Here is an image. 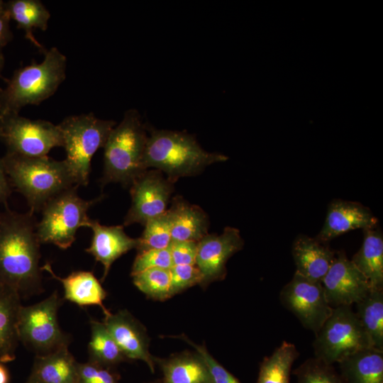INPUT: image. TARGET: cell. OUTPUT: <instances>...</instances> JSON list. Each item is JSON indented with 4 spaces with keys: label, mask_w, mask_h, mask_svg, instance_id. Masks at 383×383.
<instances>
[{
    "label": "cell",
    "mask_w": 383,
    "mask_h": 383,
    "mask_svg": "<svg viewBox=\"0 0 383 383\" xmlns=\"http://www.w3.org/2000/svg\"><path fill=\"white\" fill-rule=\"evenodd\" d=\"M36 225L30 210L21 213L6 206L0 211V286L13 290L21 298L43 291Z\"/></svg>",
    "instance_id": "6da1fadb"
},
{
    "label": "cell",
    "mask_w": 383,
    "mask_h": 383,
    "mask_svg": "<svg viewBox=\"0 0 383 383\" xmlns=\"http://www.w3.org/2000/svg\"><path fill=\"white\" fill-rule=\"evenodd\" d=\"M228 159L225 155L206 151L186 132L150 128L143 162L146 170H160L174 184L179 177L197 174L207 166Z\"/></svg>",
    "instance_id": "7a4b0ae2"
},
{
    "label": "cell",
    "mask_w": 383,
    "mask_h": 383,
    "mask_svg": "<svg viewBox=\"0 0 383 383\" xmlns=\"http://www.w3.org/2000/svg\"><path fill=\"white\" fill-rule=\"evenodd\" d=\"M1 158L11 187L25 197L33 213L40 211L52 198L76 185L65 160L8 152Z\"/></svg>",
    "instance_id": "3957f363"
},
{
    "label": "cell",
    "mask_w": 383,
    "mask_h": 383,
    "mask_svg": "<svg viewBox=\"0 0 383 383\" xmlns=\"http://www.w3.org/2000/svg\"><path fill=\"white\" fill-rule=\"evenodd\" d=\"M40 63L16 70L0 88V113H19L28 105H39L52 96L66 78L67 57L56 47L43 53Z\"/></svg>",
    "instance_id": "277c9868"
},
{
    "label": "cell",
    "mask_w": 383,
    "mask_h": 383,
    "mask_svg": "<svg viewBox=\"0 0 383 383\" xmlns=\"http://www.w3.org/2000/svg\"><path fill=\"white\" fill-rule=\"evenodd\" d=\"M136 109L127 110L122 121L111 131L104 146L101 185L119 182L131 186L146 170L143 155L148 135Z\"/></svg>",
    "instance_id": "5b68a950"
},
{
    "label": "cell",
    "mask_w": 383,
    "mask_h": 383,
    "mask_svg": "<svg viewBox=\"0 0 383 383\" xmlns=\"http://www.w3.org/2000/svg\"><path fill=\"white\" fill-rule=\"evenodd\" d=\"M57 126L67 155L65 160L75 184L87 186L91 159L99 148H104L116 123L113 120L99 118L91 112L67 116Z\"/></svg>",
    "instance_id": "8992f818"
},
{
    "label": "cell",
    "mask_w": 383,
    "mask_h": 383,
    "mask_svg": "<svg viewBox=\"0 0 383 383\" xmlns=\"http://www.w3.org/2000/svg\"><path fill=\"white\" fill-rule=\"evenodd\" d=\"M77 187L75 185L60 192L42 208V217L36 225L40 244H53L66 250L74 242L77 230L87 227L90 220L88 210L102 196L84 200L77 194Z\"/></svg>",
    "instance_id": "52a82bcc"
},
{
    "label": "cell",
    "mask_w": 383,
    "mask_h": 383,
    "mask_svg": "<svg viewBox=\"0 0 383 383\" xmlns=\"http://www.w3.org/2000/svg\"><path fill=\"white\" fill-rule=\"evenodd\" d=\"M57 291L44 300L24 306L18 321V336L35 356L45 355L68 348L71 338L61 329L57 311L63 303Z\"/></svg>",
    "instance_id": "ba28073f"
},
{
    "label": "cell",
    "mask_w": 383,
    "mask_h": 383,
    "mask_svg": "<svg viewBox=\"0 0 383 383\" xmlns=\"http://www.w3.org/2000/svg\"><path fill=\"white\" fill-rule=\"evenodd\" d=\"M372 348L352 306H339L315 334L314 357L326 363H338L357 351Z\"/></svg>",
    "instance_id": "9c48e42d"
},
{
    "label": "cell",
    "mask_w": 383,
    "mask_h": 383,
    "mask_svg": "<svg viewBox=\"0 0 383 383\" xmlns=\"http://www.w3.org/2000/svg\"><path fill=\"white\" fill-rule=\"evenodd\" d=\"M0 138L6 152L28 157L47 156L52 148L63 144L57 125L17 113H0Z\"/></svg>",
    "instance_id": "30bf717a"
},
{
    "label": "cell",
    "mask_w": 383,
    "mask_h": 383,
    "mask_svg": "<svg viewBox=\"0 0 383 383\" xmlns=\"http://www.w3.org/2000/svg\"><path fill=\"white\" fill-rule=\"evenodd\" d=\"M282 306L291 311L301 325L316 334L331 315V307L321 282L294 272L279 293Z\"/></svg>",
    "instance_id": "8fae6325"
},
{
    "label": "cell",
    "mask_w": 383,
    "mask_h": 383,
    "mask_svg": "<svg viewBox=\"0 0 383 383\" xmlns=\"http://www.w3.org/2000/svg\"><path fill=\"white\" fill-rule=\"evenodd\" d=\"M173 183L157 170H145L131 184V206L124 218L123 226L145 225L149 220L167 211Z\"/></svg>",
    "instance_id": "7c38bea8"
},
{
    "label": "cell",
    "mask_w": 383,
    "mask_h": 383,
    "mask_svg": "<svg viewBox=\"0 0 383 383\" xmlns=\"http://www.w3.org/2000/svg\"><path fill=\"white\" fill-rule=\"evenodd\" d=\"M244 240L238 229L226 227L221 235L207 234L198 242L196 266L201 274V286L225 279L226 263L243 249Z\"/></svg>",
    "instance_id": "4fadbf2b"
},
{
    "label": "cell",
    "mask_w": 383,
    "mask_h": 383,
    "mask_svg": "<svg viewBox=\"0 0 383 383\" xmlns=\"http://www.w3.org/2000/svg\"><path fill=\"white\" fill-rule=\"evenodd\" d=\"M321 284L333 308L355 304L371 290L367 279L343 250L336 251L335 259Z\"/></svg>",
    "instance_id": "5bb4252c"
},
{
    "label": "cell",
    "mask_w": 383,
    "mask_h": 383,
    "mask_svg": "<svg viewBox=\"0 0 383 383\" xmlns=\"http://www.w3.org/2000/svg\"><path fill=\"white\" fill-rule=\"evenodd\" d=\"M103 323L127 360H142L155 372V357L149 352L146 329L131 313H110Z\"/></svg>",
    "instance_id": "9a60e30c"
},
{
    "label": "cell",
    "mask_w": 383,
    "mask_h": 383,
    "mask_svg": "<svg viewBox=\"0 0 383 383\" xmlns=\"http://www.w3.org/2000/svg\"><path fill=\"white\" fill-rule=\"evenodd\" d=\"M377 224V218L369 208L358 202L334 199L328 206L323 226L315 238L327 243L350 231L374 228Z\"/></svg>",
    "instance_id": "2e32d148"
},
{
    "label": "cell",
    "mask_w": 383,
    "mask_h": 383,
    "mask_svg": "<svg viewBox=\"0 0 383 383\" xmlns=\"http://www.w3.org/2000/svg\"><path fill=\"white\" fill-rule=\"evenodd\" d=\"M87 227L91 229L93 235L90 246L85 250L102 264L101 281L104 282L114 261L131 250L136 249L138 240L129 237L123 226H104L90 218Z\"/></svg>",
    "instance_id": "e0dca14e"
},
{
    "label": "cell",
    "mask_w": 383,
    "mask_h": 383,
    "mask_svg": "<svg viewBox=\"0 0 383 383\" xmlns=\"http://www.w3.org/2000/svg\"><path fill=\"white\" fill-rule=\"evenodd\" d=\"M292 254L296 272L311 280L321 282L335 259L336 251L315 238L299 235L292 243Z\"/></svg>",
    "instance_id": "ac0fdd59"
},
{
    "label": "cell",
    "mask_w": 383,
    "mask_h": 383,
    "mask_svg": "<svg viewBox=\"0 0 383 383\" xmlns=\"http://www.w3.org/2000/svg\"><path fill=\"white\" fill-rule=\"evenodd\" d=\"M41 269L49 272L53 279L62 284L64 299L80 307L98 306L101 309L104 316L111 313L104 305L107 292L93 272L75 271L66 277H61L53 272L49 262H46Z\"/></svg>",
    "instance_id": "d6986e66"
},
{
    "label": "cell",
    "mask_w": 383,
    "mask_h": 383,
    "mask_svg": "<svg viewBox=\"0 0 383 383\" xmlns=\"http://www.w3.org/2000/svg\"><path fill=\"white\" fill-rule=\"evenodd\" d=\"M167 213L170 223L172 241L199 242L208 234L209 219L199 206L178 196L173 199Z\"/></svg>",
    "instance_id": "ffe728a7"
},
{
    "label": "cell",
    "mask_w": 383,
    "mask_h": 383,
    "mask_svg": "<svg viewBox=\"0 0 383 383\" xmlns=\"http://www.w3.org/2000/svg\"><path fill=\"white\" fill-rule=\"evenodd\" d=\"M162 372L157 383H213L209 369L195 352H182L167 358L155 357Z\"/></svg>",
    "instance_id": "44dd1931"
},
{
    "label": "cell",
    "mask_w": 383,
    "mask_h": 383,
    "mask_svg": "<svg viewBox=\"0 0 383 383\" xmlns=\"http://www.w3.org/2000/svg\"><path fill=\"white\" fill-rule=\"evenodd\" d=\"M363 231V240L351 261L367 279L371 289H383V235L376 228Z\"/></svg>",
    "instance_id": "7402d4cb"
},
{
    "label": "cell",
    "mask_w": 383,
    "mask_h": 383,
    "mask_svg": "<svg viewBox=\"0 0 383 383\" xmlns=\"http://www.w3.org/2000/svg\"><path fill=\"white\" fill-rule=\"evenodd\" d=\"M21 296L7 287L0 286V362H7L16 357L19 340L18 321L22 306Z\"/></svg>",
    "instance_id": "603a6c76"
},
{
    "label": "cell",
    "mask_w": 383,
    "mask_h": 383,
    "mask_svg": "<svg viewBox=\"0 0 383 383\" xmlns=\"http://www.w3.org/2000/svg\"><path fill=\"white\" fill-rule=\"evenodd\" d=\"M78 362L68 348L35 356L30 376L41 383H79Z\"/></svg>",
    "instance_id": "cb8c5ba5"
},
{
    "label": "cell",
    "mask_w": 383,
    "mask_h": 383,
    "mask_svg": "<svg viewBox=\"0 0 383 383\" xmlns=\"http://www.w3.org/2000/svg\"><path fill=\"white\" fill-rule=\"evenodd\" d=\"M345 383H383V352L370 348L357 351L338 362Z\"/></svg>",
    "instance_id": "d4e9b609"
},
{
    "label": "cell",
    "mask_w": 383,
    "mask_h": 383,
    "mask_svg": "<svg viewBox=\"0 0 383 383\" xmlns=\"http://www.w3.org/2000/svg\"><path fill=\"white\" fill-rule=\"evenodd\" d=\"M4 5L11 20L25 32V38L44 53L46 49L35 38L33 31L37 28L45 31L48 27L50 13L45 6L40 0H10Z\"/></svg>",
    "instance_id": "484cf974"
},
{
    "label": "cell",
    "mask_w": 383,
    "mask_h": 383,
    "mask_svg": "<svg viewBox=\"0 0 383 383\" xmlns=\"http://www.w3.org/2000/svg\"><path fill=\"white\" fill-rule=\"evenodd\" d=\"M296 345L282 341L270 355L260 362L256 383H291L292 365L299 357Z\"/></svg>",
    "instance_id": "4316f807"
},
{
    "label": "cell",
    "mask_w": 383,
    "mask_h": 383,
    "mask_svg": "<svg viewBox=\"0 0 383 383\" xmlns=\"http://www.w3.org/2000/svg\"><path fill=\"white\" fill-rule=\"evenodd\" d=\"M355 305V312L373 348L383 352V289H371Z\"/></svg>",
    "instance_id": "83f0119b"
},
{
    "label": "cell",
    "mask_w": 383,
    "mask_h": 383,
    "mask_svg": "<svg viewBox=\"0 0 383 383\" xmlns=\"http://www.w3.org/2000/svg\"><path fill=\"white\" fill-rule=\"evenodd\" d=\"M91 338L88 344L89 361L114 368L126 361L118 345L103 322L90 319Z\"/></svg>",
    "instance_id": "f1b7e54d"
},
{
    "label": "cell",
    "mask_w": 383,
    "mask_h": 383,
    "mask_svg": "<svg viewBox=\"0 0 383 383\" xmlns=\"http://www.w3.org/2000/svg\"><path fill=\"white\" fill-rule=\"evenodd\" d=\"M170 269L151 268L131 274L135 286L148 297L158 301L170 298Z\"/></svg>",
    "instance_id": "f546056e"
},
{
    "label": "cell",
    "mask_w": 383,
    "mask_h": 383,
    "mask_svg": "<svg viewBox=\"0 0 383 383\" xmlns=\"http://www.w3.org/2000/svg\"><path fill=\"white\" fill-rule=\"evenodd\" d=\"M140 238L136 250L138 252L152 249L167 248L171 242L170 223L167 211L149 220Z\"/></svg>",
    "instance_id": "4dcf8cb0"
},
{
    "label": "cell",
    "mask_w": 383,
    "mask_h": 383,
    "mask_svg": "<svg viewBox=\"0 0 383 383\" xmlns=\"http://www.w3.org/2000/svg\"><path fill=\"white\" fill-rule=\"evenodd\" d=\"M292 374L296 383H345L333 365L315 357L306 360Z\"/></svg>",
    "instance_id": "1f68e13d"
},
{
    "label": "cell",
    "mask_w": 383,
    "mask_h": 383,
    "mask_svg": "<svg viewBox=\"0 0 383 383\" xmlns=\"http://www.w3.org/2000/svg\"><path fill=\"white\" fill-rule=\"evenodd\" d=\"M173 266L170 248L152 249L138 252L133 263L131 274L151 268L170 269Z\"/></svg>",
    "instance_id": "d6a6232c"
},
{
    "label": "cell",
    "mask_w": 383,
    "mask_h": 383,
    "mask_svg": "<svg viewBox=\"0 0 383 383\" xmlns=\"http://www.w3.org/2000/svg\"><path fill=\"white\" fill-rule=\"evenodd\" d=\"M170 297L196 284H201V274L196 265H173L170 268Z\"/></svg>",
    "instance_id": "836d02e7"
},
{
    "label": "cell",
    "mask_w": 383,
    "mask_h": 383,
    "mask_svg": "<svg viewBox=\"0 0 383 383\" xmlns=\"http://www.w3.org/2000/svg\"><path fill=\"white\" fill-rule=\"evenodd\" d=\"M175 338L184 340L195 349L196 353L206 365L213 383H240L238 379L213 357L204 345L195 344L184 335L175 336Z\"/></svg>",
    "instance_id": "e575fe53"
},
{
    "label": "cell",
    "mask_w": 383,
    "mask_h": 383,
    "mask_svg": "<svg viewBox=\"0 0 383 383\" xmlns=\"http://www.w3.org/2000/svg\"><path fill=\"white\" fill-rule=\"evenodd\" d=\"M79 383H118V375L112 368L87 361L77 364Z\"/></svg>",
    "instance_id": "d590c367"
},
{
    "label": "cell",
    "mask_w": 383,
    "mask_h": 383,
    "mask_svg": "<svg viewBox=\"0 0 383 383\" xmlns=\"http://www.w3.org/2000/svg\"><path fill=\"white\" fill-rule=\"evenodd\" d=\"M169 248L173 265H196L198 242L172 241Z\"/></svg>",
    "instance_id": "8d00e7d4"
},
{
    "label": "cell",
    "mask_w": 383,
    "mask_h": 383,
    "mask_svg": "<svg viewBox=\"0 0 383 383\" xmlns=\"http://www.w3.org/2000/svg\"><path fill=\"white\" fill-rule=\"evenodd\" d=\"M10 16L5 8L4 1L0 0V51L13 39L10 29Z\"/></svg>",
    "instance_id": "74e56055"
},
{
    "label": "cell",
    "mask_w": 383,
    "mask_h": 383,
    "mask_svg": "<svg viewBox=\"0 0 383 383\" xmlns=\"http://www.w3.org/2000/svg\"><path fill=\"white\" fill-rule=\"evenodd\" d=\"M11 193V185L6 175L2 158L0 157V204L7 206V199Z\"/></svg>",
    "instance_id": "f35d334b"
},
{
    "label": "cell",
    "mask_w": 383,
    "mask_h": 383,
    "mask_svg": "<svg viewBox=\"0 0 383 383\" xmlns=\"http://www.w3.org/2000/svg\"><path fill=\"white\" fill-rule=\"evenodd\" d=\"M9 374L6 367L0 362V383H9Z\"/></svg>",
    "instance_id": "ab89813d"
},
{
    "label": "cell",
    "mask_w": 383,
    "mask_h": 383,
    "mask_svg": "<svg viewBox=\"0 0 383 383\" xmlns=\"http://www.w3.org/2000/svg\"><path fill=\"white\" fill-rule=\"evenodd\" d=\"M4 62H5L4 56L2 54L1 51H0V78L2 77L1 72L4 67Z\"/></svg>",
    "instance_id": "60d3db41"
},
{
    "label": "cell",
    "mask_w": 383,
    "mask_h": 383,
    "mask_svg": "<svg viewBox=\"0 0 383 383\" xmlns=\"http://www.w3.org/2000/svg\"><path fill=\"white\" fill-rule=\"evenodd\" d=\"M26 383H41V382H39L35 378H34L33 377L30 375L29 377L28 378L27 381L26 382Z\"/></svg>",
    "instance_id": "b9f144b4"
}]
</instances>
